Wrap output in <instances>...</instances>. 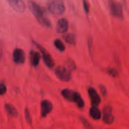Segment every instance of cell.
Masks as SVG:
<instances>
[{
  "label": "cell",
  "mask_w": 129,
  "mask_h": 129,
  "mask_svg": "<svg viewBox=\"0 0 129 129\" xmlns=\"http://www.w3.org/2000/svg\"><path fill=\"white\" fill-rule=\"evenodd\" d=\"M28 7L39 23L47 27H50L51 26V23L47 17L45 10L42 7L33 1H29Z\"/></svg>",
  "instance_id": "1"
},
{
  "label": "cell",
  "mask_w": 129,
  "mask_h": 129,
  "mask_svg": "<svg viewBox=\"0 0 129 129\" xmlns=\"http://www.w3.org/2000/svg\"><path fill=\"white\" fill-rule=\"evenodd\" d=\"M61 94L67 100L76 103L79 108H83L85 105V103L81 94L76 91L71 89H64L62 90Z\"/></svg>",
  "instance_id": "2"
},
{
  "label": "cell",
  "mask_w": 129,
  "mask_h": 129,
  "mask_svg": "<svg viewBox=\"0 0 129 129\" xmlns=\"http://www.w3.org/2000/svg\"><path fill=\"white\" fill-rule=\"evenodd\" d=\"M47 8L49 12L54 15H62L65 12V6L62 0H49Z\"/></svg>",
  "instance_id": "3"
},
{
  "label": "cell",
  "mask_w": 129,
  "mask_h": 129,
  "mask_svg": "<svg viewBox=\"0 0 129 129\" xmlns=\"http://www.w3.org/2000/svg\"><path fill=\"white\" fill-rule=\"evenodd\" d=\"M32 42L35 46L37 47L38 49L41 52L42 55L43 60H44V62H45V65L49 68H52L55 65V62H54V60L53 59L52 57L51 56L50 54L47 52V50L45 49V48L43 47L42 46L40 45L39 44H38L37 42H36L35 41H34V40H32Z\"/></svg>",
  "instance_id": "4"
},
{
  "label": "cell",
  "mask_w": 129,
  "mask_h": 129,
  "mask_svg": "<svg viewBox=\"0 0 129 129\" xmlns=\"http://www.w3.org/2000/svg\"><path fill=\"white\" fill-rule=\"evenodd\" d=\"M55 74L57 78L60 81L65 82L70 81L72 79V75L70 71L64 66H57L55 69Z\"/></svg>",
  "instance_id": "5"
},
{
  "label": "cell",
  "mask_w": 129,
  "mask_h": 129,
  "mask_svg": "<svg viewBox=\"0 0 129 129\" xmlns=\"http://www.w3.org/2000/svg\"><path fill=\"white\" fill-rule=\"evenodd\" d=\"M108 5L110 9L111 13L113 16L118 18H123L122 6L120 3L114 0H108Z\"/></svg>",
  "instance_id": "6"
},
{
  "label": "cell",
  "mask_w": 129,
  "mask_h": 129,
  "mask_svg": "<svg viewBox=\"0 0 129 129\" xmlns=\"http://www.w3.org/2000/svg\"><path fill=\"white\" fill-rule=\"evenodd\" d=\"M114 116L112 113V108L110 106H105L103 108V121L106 124H112L114 122Z\"/></svg>",
  "instance_id": "7"
},
{
  "label": "cell",
  "mask_w": 129,
  "mask_h": 129,
  "mask_svg": "<svg viewBox=\"0 0 129 129\" xmlns=\"http://www.w3.org/2000/svg\"><path fill=\"white\" fill-rule=\"evenodd\" d=\"M13 59L15 64H19V65L23 64L26 59L23 50L19 48L15 49L13 52Z\"/></svg>",
  "instance_id": "8"
},
{
  "label": "cell",
  "mask_w": 129,
  "mask_h": 129,
  "mask_svg": "<svg viewBox=\"0 0 129 129\" xmlns=\"http://www.w3.org/2000/svg\"><path fill=\"white\" fill-rule=\"evenodd\" d=\"M88 93L90 98L92 105L97 107L101 103V97L95 89L93 87H89L88 89Z\"/></svg>",
  "instance_id": "9"
},
{
  "label": "cell",
  "mask_w": 129,
  "mask_h": 129,
  "mask_svg": "<svg viewBox=\"0 0 129 129\" xmlns=\"http://www.w3.org/2000/svg\"><path fill=\"white\" fill-rule=\"evenodd\" d=\"M53 109V105L50 101L47 100H43L41 102V117H45L49 115L50 112H52Z\"/></svg>",
  "instance_id": "10"
},
{
  "label": "cell",
  "mask_w": 129,
  "mask_h": 129,
  "mask_svg": "<svg viewBox=\"0 0 129 129\" xmlns=\"http://www.w3.org/2000/svg\"><path fill=\"white\" fill-rule=\"evenodd\" d=\"M69 24L68 20L66 18H61L58 20L56 25L57 31L60 34L66 33L68 30Z\"/></svg>",
  "instance_id": "11"
},
{
  "label": "cell",
  "mask_w": 129,
  "mask_h": 129,
  "mask_svg": "<svg viewBox=\"0 0 129 129\" xmlns=\"http://www.w3.org/2000/svg\"><path fill=\"white\" fill-rule=\"evenodd\" d=\"M13 8L18 12H23L25 9V5L21 0H8Z\"/></svg>",
  "instance_id": "12"
},
{
  "label": "cell",
  "mask_w": 129,
  "mask_h": 129,
  "mask_svg": "<svg viewBox=\"0 0 129 129\" xmlns=\"http://www.w3.org/2000/svg\"><path fill=\"white\" fill-rule=\"evenodd\" d=\"M29 57H30V62L33 66L37 67L39 65L40 57H41L40 53L35 51V50H30V53H29Z\"/></svg>",
  "instance_id": "13"
},
{
  "label": "cell",
  "mask_w": 129,
  "mask_h": 129,
  "mask_svg": "<svg viewBox=\"0 0 129 129\" xmlns=\"http://www.w3.org/2000/svg\"><path fill=\"white\" fill-rule=\"evenodd\" d=\"M5 110H6V112L8 113V114L10 117L16 118V117H17L18 115V112L16 108L11 104H9V103L5 104Z\"/></svg>",
  "instance_id": "14"
},
{
  "label": "cell",
  "mask_w": 129,
  "mask_h": 129,
  "mask_svg": "<svg viewBox=\"0 0 129 129\" xmlns=\"http://www.w3.org/2000/svg\"><path fill=\"white\" fill-rule=\"evenodd\" d=\"M89 115L93 119L96 120H100L102 117L101 111L98 109V107H94V106L91 107V108L89 109Z\"/></svg>",
  "instance_id": "15"
},
{
  "label": "cell",
  "mask_w": 129,
  "mask_h": 129,
  "mask_svg": "<svg viewBox=\"0 0 129 129\" xmlns=\"http://www.w3.org/2000/svg\"><path fill=\"white\" fill-rule=\"evenodd\" d=\"M64 39L65 40L66 42H67L68 44H71L72 45H75L76 44L77 42V38L76 35L74 34H66L64 35Z\"/></svg>",
  "instance_id": "16"
},
{
  "label": "cell",
  "mask_w": 129,
  "mask_h": 129,
  "mask_svg": "<svg viewBox=\"0 0 129 129\" xmlns=\"http://www.w3.org/2000/svg\"><path fill=\"white\" fill-rule=\"evenodd\" d=\"M54 45H55V48H56L57 50H59L60 52H64L66 49L65 45L64 44V43L62 42L61 40L59 39H57L54 40Z\"/></svg>",
  "instance_id": "17"
},
{
  "label": "cell",
  "mask_w": 129,
  "mask_h": 129,
  "mask_svg": "<svg viewBox=\"0 0 129 129\" xmlns=\"http://www.w3.org/2000/svg\"><path fill=\"white\" fill-rule=\"evenodd\" d=\"M66 64L67 69L69 71H74L76 69V65L75 62L71 59H68Z\"/></svg>",
  "instance_id": "18"
},
{
  "label": "cell",
  "mask_w": 129,
  "mask_h": 129,
  "mask_svg": "<svg viewBox=\"0 0 129 129\" xmlns=\"http://www.w3.org/2000/svg\"><path fill=\"white\" fill-rule=\"evenodd\" d=\"M79 118H80V120L81 122V123H83V126H84L86 128L93 129V126L91 125V123H89V122H88L86 118H84V117H81Z\"/></svg>",
  "instance_id": "19"
},
{
  "label": "cell",
  "mask_w": 129,
  "mask_h": 129,
  "mask_svg": "<svg viewBox=\"0 0 129 129\" xmlns=\"http://www.w3.org/2000/svg\"><path fill=\"white\" fill-rule=\"evenodd\" d=\"M107 72L109 75L113 77V78H116L118 76V71L114 68H108V69H107Z\"/></svg>",
  "instance_id": "20"
},
{
  "label": "cell",
  "mask_w": 129,
  "mask_h": 129,
  "mask_svg": "<svg viewBox=\"0 0 129 129\" xmlns=\"http://www.w3.org/2000/svg\"><path fill=\"white\" fill-rule=\"evenodd\" d=\"M25 119H26V121L29 124H31V115H30V111H29L28 108H25Z\"/></svg>",
  "instance_id": "21"
},
{
  "label": "cell",
  "mask_w": 129,
  "mask_h": 129,
  "mask_svg": "<svg viewBox=\"0 0 129 129\" xmlns=\"http://www.w3.org/2000/svg\"><path fill=\"white\" fill-rule=\"evenodd\" d=\"M88 50H89V54H90L91 56L92 57V47H93V39H92L91 37H89L88 39Z\"/></svg>",
  "instance_id": "22"
},
{
  "label": "cell",
  "mask_w": 129,
  "mask_h": 129,
  "mask_svg": "<svg viewBox=\"0 0 129 129\" xmlns=\"http://www.w3.org/2000/svg\"><path fill=\"white\" fill-rule=\"evenodd\" d=\"M83 8H84V11L86 14H88L89 11V5L88 3L87 2L86 0H83Z\"/></svg>",
  "instance_id": "23"
},
{
  "label": "cell",
  "mask_w": 129,
  "mask_h": 129,
  "mask_svg": "<svg viewBox=\"0 0 129 129\" xmlns=\"http://www.w3.org/2000/svg\"><path fill=\"white\" fill-rule=\"evenodd\" d=\"M7 88L6 85L3 83H0V96L4 95L6 93Z\"/></svg>",
  "instance_id": "24"
},
{
  "label": "cell",
  "mask_w": 129,
  "mask_h": 129,
  "mask_svg": "<svg viewBox=\"0 0 129 129\" xmlns=\"http://www.w3.org/2000/svg\"><path fill=\"white\" fill-rule=\"evenodd\" d=\"M99 88L100 89V92L102 93V94L104 96H106L107 94V88H105V86H103V84H100L99 86Z\"/></svg>",
  "instance_id": "25"
},
{
  "label": "cell",
  "mask_w": 129,
  "mask_h": 129,
  "mask_svg": "<svg viewBox=\"0 0 129 129\" xmlns=\"http://www.w3.org/2000/svg\"><path fill=\"white\" fill-rule=\"evenodd\" d=\"M3 54V45L2 40L0 39V60L2 59Z\"/></svg>",
  "instance_id": "26"
}]
</instances>
